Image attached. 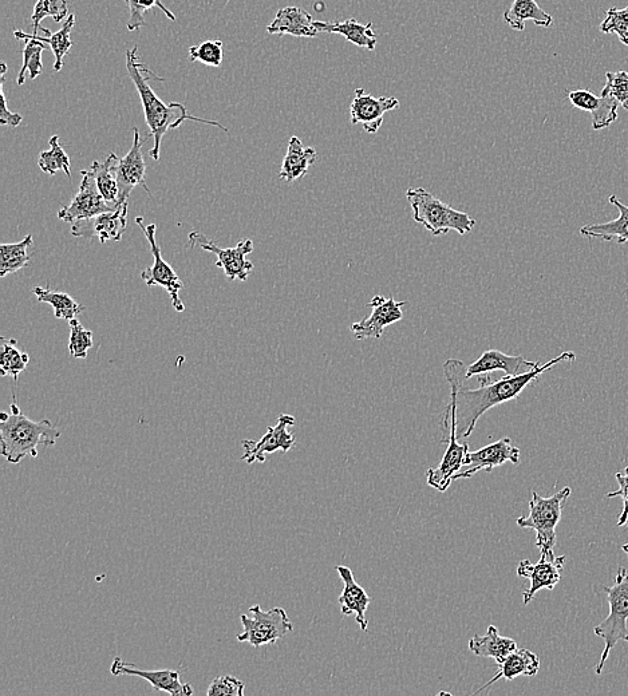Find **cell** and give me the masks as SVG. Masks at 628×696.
I'll use <instances>...</instances> for the list:
<instances>
[{"instance_id":"1","label":"cell","mask_w":628,"mask_h":696,"mask_svg":"<svg viewBox=\"0 0 628 696\" xmlns=\"http://www.w3.org/2000/svg\"><path fill=\"white\" fill-rule=\"evenodd\" d=\"M575 359V353L566 351L544 365L540 366L539 363L535 369L529 370L527 373L513 375V377L505 375L495 382L483 383L479 389H470L469 386H466L468 379L465 378L466 367L464 363L458 359L446 361L444 374L450 385V391H452L450 401L456 406L458 440L469 438L475 431L477 422L487 411L519 398V395L531 383L536 382L545 371L551 370L559 363L572 362Z\"/></svg>"},{"instance_id":"22","label":"cell","mask_w":628,"mask_h":696,"mask_svg":"<svg viewBox=\"0 0 628 696\" xmlns=\"http://www.w3.org/2000/svg\"><path fill=\"white\" fill-rule=\"evenodd\" d=\"M571 104L592 116V128L602 130L618 120V101L612 97H596L590 90H574L568 93Z\"/></svg>"},{"instance_id":"25","label":"cell","mask_w":628,"mask_h":696,"mask_svg":"<svg viewBox=\"0 0 628 696\" xmlns=\"http://www.w3.org/2000/svg\"><path fill=\"white\" fill-rule=\"evenodd\" d=\"M317 160V150L304 146L298 137H291L279 177L288 184L295 183L296 180L306 176Z\"/></svg>"},{"instance_id":"39","label":"cell","mask_w":628,"mask_h":696,"mask_svg":"<svg viewBox=\"0 0 628 696\" xmlns=\"http://www.w3.org/2000/svg\"><path fill=\"white\" fill-rule=\"evenodd\" d=\"M224 58V45L221 41H205L189 49V61L201 62L205 66L220 67Z\"/></svg>"},{"instance_id":"24","label":"cell","mask_w":628,"mask_h":696,"mask_svg":"<svg viewBox=\"0 0 628 696\" xmlns=\"http://www.w3.org/2000/svg\"><path fill=\"white\" fill-rule=\"evenodd\" d=\"M540 670L539 656L525 648H516L499 664V671L487 684H484L475 694H481L485 688H489L500 679L513 680L519 676H535Z\"/></svg>"},{"instance_id":"28","label":"cell","mask_w":628,"mask_h":696,"mask_svg":"<svg viewBox=\"0 0 628 696\" xmlns=\"http://www.w3.org/2000/svg\"><path fill=\"white\" fill-rule=\"evenodd\" d=\"M516 648L515 640L501 636L495 626H489L484 636L476 635L469 640V650L472 654L480 658L495 659L497 664L503 662Z\"/></svg>"},{"instance_id":"29","label":"cell","mask_w":628,"mask_h":696,"mask_svg":"<svg viewBox=\"0 0 628 696\" xmlns=\"http://www.w3.org/2000/svg\"><path fill=\"white\" fill-rule=\"evenodd\" d=\"M120 160L116 154L110 153L105 161H94L90 166L101 195L114 209L120 207V188L117 183V166Z\"/></svg>"},{"instance_id":"17","label":"cell","mask_w":628,"mask_h":696,"mask_svg":"<svg viewBox=\"0 0 628 696\" xmlns=\"http://www.w3.org/2000/svg\"><path fill=\"white\" fill-rule=\"evenodd\" d=\"M128 205H120L117 211L102 213L92 219L75 221L71 224V235L98 237L102 244L121 241L128 225Z\"/></svg>"},{"instance_id":"32","label":"cell","mask_w":628,"mask_h":696,"mask_svg":"<svg viewBox=\"0 0 628 696\" xmlns=\"http://www.w3.org/2000/svg\"><path fill=\"white\" fill-rule=\"evenodd\" d=\"M14 37L19 41H25V49H23V66L18 74V86L25 85L26 71H29L31 79H37L43 70L42 53L47 49L46 43L38 41L31 37V34L23 33V31L15 30Z\"/></svg>"},{"instance_id":"35","label":"cell","mask_w":628,"mask_h":696,"mask_svg":"<svg viewBox=\"0 0 628 696\" xmlns=\"http://www.w3.org/2000/svg\"><path fill=\"white\" fill-rule=\"evenodd\" d=\"M75 25V15L71 14L67 17L66 21L63 22L62 29L53 33L50 37H42V35L31 34V37L38 39L46 45L50 46L51 51L54 53V70L61 71L63 67V58L69 53L71 47H73V42L70 39L71 30Z\"/></svg>"},{"instance_id":"27","label":"cell","mask_w":628,"mask_h":696,"mask_svg":"<svg viewBox=\"0 0 628 696\" xmlns=\"http://www.w3.org/2000/svg\"><path fill=\"white\" fill-rule=\"evenodd\" d=\"M610 204L618 208V219L604 224H588L580 229V235L588 239L615 241L620 245L628 243V207L616 196H610Z\"/></svg>"},{"instance_id":"2","label":"cell","mask_w":628,"mask_h":696,"mask_svg":"<svg viewBox=\"0 0 628 696\" xmlns=\"http://www.w3.org/2000/svg\"><path fill=\"white\" fill-rule=\"evenodd\" d=\"M126 70H128L129 78L132 79L138 94H140L142 106H144L145 121L149 128L148 137H153L154 141L153 148L149 150V156L154 161H159L161 141H163L165 134L171 129L180 128L185 121H196L200 122V124L217 126L224 132H228V129L224 125L219 124V122L193 117L192 114L187 112V108L183 104H176V102L165 104L154 93L152 87L149 86L150 77L157 79V81H160V79L163 81V78L154 77L156 74L152 73L141 62L137 46L126 51Z\"/></svg>"},{"instance_id":"15","label":"cell","mask_w":628,"mask_h":696,"mask_svg":"<svg viewBox=\"0 0 628 696\" xmlns=\"http://www.w3.org/2000/svg\"><path fill=\"white\" fill-rule=\"evenodd\" d=\"M566 564V556H555V553L541 555L539 563L532 564L523 560L517 567V575L529 579L531 585L523 595L524 605H528L541 589L552 591L562 579V571Z\"/></svg>"},{"instance_id":"3","label":"cell","mask_w":628,"mask_h":696,"mask_svg":"<svg viewBox=\"0 0 628 696\" xmlns=\"http://www.w3.org/2000/svg\"><path fill=\"white\" fill-rule=\"evenodd\" d=\"M11 413L0 414V444L2 456L10 464L18 465L26 457H38L41 446L51 448L57 444L61 431L49 421L35 422L19 409L17 394H13Z\"/></svg>"},{"instance_id":"36","label":"cell","mask_w":628,"mask_h":696,"mask_svg":"<svg viewBox=\"0 0 628 696\" xmlns=\"http://www.w3.org/2000/svg\"><path fill=\"white\" fill-rule=\"evenodd\" d=\"M49 144L50 150L39 154V168H41L43 173L50 174V176H54L55 173L62 170L67 177H71L70 158L62 146L59 145V137H51Z\"/></svg>"},{"instance_id":"11","label":"cell","mask_w":628,"mask_h":696,"mask_svg":"<svg viewBox=\"0 0 628 696\" xmlns=\"http://www.w3.org/2000/svg\"><path fill=\"white\" fill-rule=\"evenodd\" d=\"M295 425V418L290 414H282L276 426H270L267 433L259 441L243 440L244 454L242 460L248 465L255 462H266L267 456L272 453L290 452L295 446V435L288 431V427Z\"/></svg>"},{"instance_id":"43","label":"cell","mask_w":628,"mask_h":696,"mask_svg":"<svg viewBox=\"0 0 628 696\" xmlns=\"http://www.w3.org/2000/svg\"><path fill=\"white\" fill-rule=\"evenodd\" d=\"M7 73V65L5 62L0 63V98H2V112H0V124L9 125L11 128H18L22 124L23 116L18 113H13L9 108H7V98L5 94V86Z\"/></svg>"},{"instance_id":"5","label":"cell","mask_w":628,"mask_h":696,"mask_svg":"<svg viewBox=\"0 0 628 696\" xmlns=\"http://www.w3.org/2000/svg\"><path fill=\"white\" fill-rule=\"evenodd\" d=\"M571 492V488H564L548 498L532 492L528 516L516 520L517 527L533 529L536 532V547L540 549L541 555L554 552L556 528L562 520L563 506Z\"/></svg>"},{"instance_id":"33","label":"cell","mask_w":628,"mask_h":696,"mask_svg":"<svg viewBox=\"0 0 628 696\" xmlns=\"http://www.w3.org/2000/svg\"><path fill=\"white\" fill-rule=\"evenodd\" d=\"M34 294L38 298V302L49 303L54 308L55 318L73 320L85 311V307L81 306L77 300L71 298L65 292H55L49 288L35 287Z\"/></svg>"},{"instance_id":"12","label":"cell","mask_w":628,"mask_h":696,"mask_svg":"<svg viewBox=\"0 0 628 696\" xmlns=\"http://www.w3.org/2000/svg\"><path fill=\"white\" fill-rule=\"evenodd\" d=\"M81 173L80 191L69 205L58 212L59 219L65 223L73 224L78 220L92 219V217L102 215V213L117 211V209L110 207L104 196L101 195L92 170H82Z\"/></svg>"},{"instance_id":"16","label":"cell","mask_w":628,"mask_h":696,"mask_svg":"<svg viewBox=\"0 0 628 696\" xmlns=\"http://www.w3.org/2000/svg\"><path fill=\"white\" fill-rule=\"evenodd\" d=\"M400 101L394 97H374L359 87L355 90L350 105V122L362 125L366 133H377L383 124V117L391 110L400 109Z\"/></svg>"},{"instance_id":"6","label":"cell","mask_w":628,"mask_h":696,"mask_svg":"<svg viewBox=\"0 0 628 696\" xmlns=\"http://www.w3.org/2000/svg\"><path fill=\"white\" fill-rule=\"evenodd\" d=\"M603 591L606 592L608 603H610V615L594 628L595 635L604 640L602 658L595 668L596 675H602L612 648L620 640L628 642V572L626 569L620 568L615 584L612 587H604Z\"/></svg>"},{"instance_id":"14","label":"cell","mask_w":628,"mask_h":696,"mask_svg":"<svg viewBox=\"0 0 628 696\" xmlns=\"http://www.w3.org/2000/svg\"><path fill=\"white\" fill-rule=\"evenodd\" d=\"M367 306L373 310L371 315L351 326V332L357 340L381 339L386 327L404 319L402 307L406 306V302H397L396 299H386L385 296L377 295Z\"/></svg>"},{"instance_id":"26","label":"cell","mask_w":628,"mask_h":696,"mask_svg":"<svg viewBox=\"0 0 628 696\" xmlns=\"http://www.w3.org/2000/svg\"><path fill=\"white\" fill-rule=\"evenodd\" d=\"M319 33L338 34L345 37L347 41L358 47H363L369 51H374L377 46L378 37L373 31V23L361 25L357 19H347L345 22H321L315 21Z\"/></svg>"},{"instance_id":"7","label":"cell","mask_w":628,"mask_h":696,"mask_svg":"<svg viewBox=\"0 0 628 696\" xmlns=\"http://www.w3.org/2000/svg\"><path fill=\"white\" fill-rule=\"evenodd\" d=\"M248 611L251 618L247 615L240 616L243 632L236 636L240 643H248L252 647L259 648L267 644H275L294 631V626L284 608L275 607L270 611H263L258 604Z\"/></svg>"},{"instance_id":"18","label":"cell","mask_w":628,"mask_h":696,"mask_svg":"<svg viewBox=\"0 0 628 696\" xmlns=\"http://www.w3.org/2000/svg\"><path fill=\"white\" fill-rule=\"evenodd\" d=\"M134 140L132 149L121 158L120 164L117 166V183L120 188V205L129 204L130 193L134 188L142 187L146 192L150 191L145 183L146 164L144 153H142V145L145 140L140 137V130L133 129Z\"/></svg>"},{"instance_id":"9","label":"cell","mask_w":628,"mask_h":696,"mask_svg":"<svg viewBox=\"0 0 628 696\" xmlns=\"http://www.w3.org/2000/svg\"><path fill=\"white\" fill-rule=\"evenodd\" d=\"M134 221H136L138 227L144 232L146 240H148L150 245V251H152L154 257L153 266L141 272L142 280H144L146 286L163 287L164 290L168 292L175 310L177 312H184L185 306L183 300L180 299V291L183 290L184 283L181 282L175 270L164 260L163 253H161V248L156 239L157 225H145L142 217H136Z\"/></svg>"},{"instance_id":"34","label":"cell","mask_w":628,"mask_h":696,"mask_svg":"<svg viewBox=\"0 0 628 696\" xmlns=\"http://www.w3.org/2000/svg\"><path fill=\"white\" fill-rule=\"evenodd\" d=\"M2 358H0V373L2 377H13L17 382L19 375L26 370L30 355L22 353L17 348V340L2 338Z\"/></svg>"},{"instance_id":"4","label":"cell","mask_w":628,"mask_h":696,"mask_svg":"<svg viewBox=\"0 0 628 696\" xmlns=\"http://www.w3.org/2000/svg\"><path fill=\"white\" fill-rule=\"evenodd\" d=\"M406 199L412 207L414 221L424 225L433 236H445L452 231L464 236L475 228L476 220L468 213L450 207L425 188L408 189Z\"/></svg>"},{"instance_id":"38","label":"cell","mask_w":628,"mask_h":696,"mask_svg":"<svg viewBox=\"0 0 628 696\" xmlns=\"http://www.w3.org/2000/svg\"><path fill=\"white\" fill-rule=\"evenodd\" d=\"M69 351L75 359L88 358L90 348L93 347V332L86 330L78 319L70 320Z\"/></svg>"},{"instance_id":"47","label":"cell","mask_w":628,"mask_h":696,"mask_svg":"<svg viewBox=\"0 0 628 696\" xmlns=\"http://www.w3.org/2000/svg\"><path fill=\"white\" fill-rule=\"evenodd\" d=\"M626 525H627V527H628V521L626 522Z\"/></svg>"},{"instance_id":"23","label":"cell","mask_w":628,"mask_h":696,"mask_svg":"<svg viewBox=\"0 0 628 696\" xmlns=\"http://www.w3.org/2000/svg\"><path fill=\"white\" fill-rule=\"evenodd\" d=\"M311 15L299 7H286L278 11L274 22L267 27L270 34L292 35L298 38H315L319 31Z\"/></svg>"},{"instance_id":"40","label":"cell","mask_w":628,"mask_h":696,"mask_svg":"<svg viewBox=\"0 0 628 696\" xmlns=\"http://www.w3.org/2000/svg\"><path fill=\"white\" fill-rule=\"evenodd\" d=\"M606 79V86L603 87L600 96L612 97L623 109L628 110V71H608Z\"/></svg>"},{"instance_id":"41","label":"cell","mask_w":628,"mask_h":696,"mask_svg":"<svg viewBox=\"0 0 628 696\" xmlns=\"http://www.w3.org/2000/svg\"><path fill=\"white\" fill-rule=\"evenodd\" d=\"M600 31L604 34L618 35L620 42L628 46V6L624 9H612L606 13V19L600 25Z\"/></svg>"},{"instance_id":"42","label":"cell","mask_w":628,"mask_h":696,"mask_svg":"<svg viewBox=\"0 0 628 696\" xmlns=\"http://www.w3.org/2000/svg\"><path fill=\"white\" fill-rule=\"evenodd\" d=\"M244 692H246V686H244L242 680L235 678V676L224 675L212 680L211 684H209L207 695L244 696Z\"/></svg>"},{"instance_id":"13","label":"cell","mask_w":628,"mask_h":696,"mask_svg":"<svg viewBox=\"0 0 628 696\" xmlns=\"http://www.w3.org/2000/svg\"><path fill=\"white\" fill-rule=\"evenodd\" d=\"M507 462H512L513 465H519L520 462V449L512 444L511 438H503L477 452L466 454L465 466L453 477V482L473 477L483 470L492 472Z\"/></svg>"},{"instance_id":"8","label":"cell","mask_w":628,"mask_h":696,"mask_svg":"<svg viewBox=\"0 0 628 696\" xmlns=\"http://www.w3.org/2000/svg\"><path fill=\"white\" fill-rule=\"evenodd\" d=\"M444 427L449 433L448 448L437 468H430L426 473V482L429 486L444 493L452 485L453 477L465 466L466 454L469 453L468 444H458L456 406L450 401L445 411Z\"/></svg>"},{"instance_id":"44","label":"cell","mask_w":628,"mask_h":696,"mask_svg":"<svg viewBox=\"0 0 628 696\" xmlns=\"http://www.w3.org/2000/svg\"><path fill=\"white\" fill-rule=\"evenodd\" d=\"M624 472L626 473L615 474L619 489L616 492L607 493V498L620 497L623 500V510L618 518V527H623L628 521V468Z\"/></svg>"},{"instance_id":"45","label":"cell","mask_w":628,"mask_h":696,"mask_svg":"<svg viewBox=\"0 0 628 696\" xmlns=\"http://www.w3.org/2000/svg\"><path fill=\"white\" fill-rule=\"evenodd\" d=\"M125 2L129 10V21L126 27L129 31L140 30L146 25L145 15L140 10V0H125Z\"/></svg>"},{"instance_id":"10","label":"cell","mask_w":628,"mask_h":696,"mask_svg":"<svg viewBox=\"0 0 628 696\" xmlns=\"http://www.w3.org/2000/svg\"><path fill=\"white\" fill-rule=\"evenodd\" d=\"M189 245L192 248L200 247L204 251L215 253L217 256L216 267L224 271L229 282L242 280L246 282L248 276L254 271V264L247 259L250 253L254 252V241L244 239L236 247L220 248L215 241L209 240L201 232L193 231L188 236Z\"/></svg>"},{"instance_id":"37","label":"cell","mask_w":628,"mask_h":696,"mask_svg":"<svg viewBox=\"0 0 628 696\" xmlns=\"http://www.w3.org/2000/svg\"><path fill=\"white\" fill-rule=\"evenodd\" d=\"M69 14L66 0H37L33 15H31V25L34 27L33 34L39 35L43 30L41 22L45 18H53L54 22L61 23Z\"/></svg>"},{"instance_id":"46","label":"cell","mask_w":628,"mask_h":696,"mask_svg":"<svg viewBox=\"0 0 628 696\" xmlns=\"http://www.w3.org/2000/svg\"><path fill=\"white\" fill-rule=\"evenodd\" d=\"M623 551L626 552V555L628 557V544H624L622 547Z\"/></svg>"},{"instance_id":"19","label":"cell","mask_w":628,"mask_h":696,"mask_svg":"<svg viewBox=\"0 0 628 696\" xmlns=\"http://www.w3.org/2000/svg\"><path fill=\"white\" fill-rule=\"evenodd\" d=\"M113 675H128V676H138L148 680L152 684L154 690L168 692L173 696H191L195 694V690L189 683H181L180 672L173 670H159V671H146L140 670L134 666V664L125 663L122 658H117L113 660L112 667H110Z\"/></svg>"},{"instance_id":"21","label":"cell","mask_w":628,"mask_h":696,"mask_svg":"<svg viewBox=\"0 0 628 696\" xmlns=\"http://www.w3.org/2000/svg\"><path fill=\"white\" fill-rule=\"evenodd\" d=\"M337 572L343 581V592L342 595L339 596L341 614L343 616L354 615L361 630L367 631L369 622H367L366 612L371 603V597L367 595L365 589L357 583L354 573L349 567L338 565Z\"/></svg>"},{"instance_id":"30","label":"cell","mask_w":628,"mask_h":696,"mask_svg":"<svg viewBox=\"0 0 628 696\" xmlns=\"http://www.w3.org/2000/svg\"><path fill=\"white\" fill-rule=\"evenodd\" d=\"M504 21L512 30L521 33L527 21H532L536 26L549 27L554 23V18L545 13L536 0H513L512 6L504 13Z\"/></svg>"},{"instance_id":"31","label":"cell","mask_w":628,"mask_h":696,"mask_svg":"<svg viewBox=\"0 0 628 696\" xmlns=\"http://www.w3.org/2000/svg\"><path fill=\"white\" fill-rule=\"evenodd\" d=\"M33 245V235H27L19 243L0 245V278H6L7 275L15 274L29 266V249Z\"/></svg>"},{"instance_id":"20","label":"cell","mask_w":628,"mask_h":696,"mask_svg":"<svg viewBox=\"0 0 628 696\" xmlns=\"http://www.w3.org/2000/svg\"><path fill=\"white\" fill-rule=\"evenodd\" d=\"M537 365L539 362H529L521 355H508L499 350H487L476 362L466 367L465 378L469 381L473 377L492 374L493 371H503L505 375L513 377V375L527 373L535 369Z\"/></svg>"}]
</instances>
